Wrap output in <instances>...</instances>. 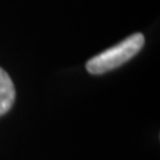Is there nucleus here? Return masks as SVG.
Returning <instances> with one entry per match:
<instances>
[{
    "label": "nucleus",
    "instance_id": "obj_1",
    "mask_svg": "<svg viewBox=\"0 0 160 160\" xmlns=\"http://www.w3.org/2000/svg\"><path fill=\"white\" fill-rule=\"evenodd\" d=\"M144 35L136 32L128 36L127 39L119 42L116 46L98 53L96 56L91 58L86 64V68L92 75H102L108 71L118 68L127 63L129 59L136 56L139 51L144 46Z\"/></svg>",
    "mask_w": 160,
    "mask_h": 160
},
{
    "label": "nucleus",
    "instance_id": "obj_2",
    "mask_svg": "<svg viewBox=\"0 0 160 160\" xmlns=\"http://www.w3.org/2000/svg\"><path fill=\"white\" fill-rule=\"evenodd\" d=\"M15 86L9 75L0 67V116L12 108L15 102Z\"/></svg>",
    "mask_w": 160,
    "mask_h": 160
}]
</instances>
